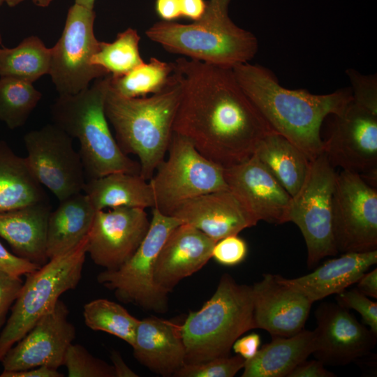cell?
Returning a JSON list of instances; mask_svg holds the SVG:
<instances>
[{
    "instance_id": "7bdbcfd3",
    "label": "cell",
    "mask_w": 377,
    "mask_h": 377,
    "mask_svg": "<svg viewBox=\"0 0 377 377\" xmlns=\"http://www.w3.org/2000/svg\"><path fill=\"white\" fill-rule=\"evenodd\" d=\"M261 339L258 334L251 333L239 337L233 343L232 348L237 355L245 361L252 359L260 349Z\"/></svg>"
},
{
    "instance_id": "d590c367",
    "label": "cell",
    "mask_w": 377,
    "mask_h": 377,
    "mask_svg": "<svg viewBox=\"0 0 377 377\" xmlns=\"http://www.w3.org/2000/svg\"><path fill=\"white\" fill-rule=\"evenodd\" d=\"M245 360L237 355L216 357L207 361L185 364L173 376L176 377H233L244 368Z\"/></svg>"
},
{
    "instance_id": "ee69618b",
    "label": "cell",
    "mask_w": 377,
    "mask_h": 377,
    "mask_svg": "<svg viewBox=\"0 0 377 377\" xmlns=\"http://www.w3.org/2000/svg\"><path fill=\"white\" fill-rule=\"evenodd\" d=\"M154 9L162 21L175 22L182 17L179 0H155Z\"/></svg>"
},
{
    "instance_id": "d6986e66",
    "label": "cell",
    "mask_w": 377,
    "mask_h": 377,
    "mask_svg": "<svg viewBox=\"0 0 377 377\" xmlns=\"http://www.w3.org/2000/svg\"><path fill=\"white\" fill-rule=\"evenodd\" d=\"M251 287L256 328L272 337H290L304 329L312 303L281 276L265 274Z\"/></svg>"
},
{
    "instance_id": "f6af8a7d",
    "label": "cell",
    "mask_w": 377,
    "mask_h": 377,
    "mask_svg": "<svg viewBox=\"0 0 377 377\" xmlns=\"http://www.w3.org/2000/svg\"><path fill=\"white\" fill-rule=\"evenodd\" d=\"M64 375L57 369L47 366H40L26 370L6 371H3L0 377H64Z\"/></svg>"
},
{
    "instance_id": "7dc6e473",
    "label": "cell",
    "mask_w": 377,
    "mask_h": 377,
    "mask_svg": "<svg viewBox=\"0 0 377 377\" xmlns=\"http://www.w3.org/2000/svg\"><path fill=\"white\" fill-rule=\"evenodd\" d=\"M357 288L367 297L377 298V269L365 272L357 281Z\"/></svg>"
},
{
    "instance_id": "cb8c5ba5",
    "label": "cell",
    "mask_w": 377,
    "mask_h": 377,
    "mask_svg": "<svg viewBox=\"0 0 377 377\" xmlns=\"http://www.w3.org/2000/svg\"><path fill=\"white\" fill-rule=\"evenodd\" d=\"M50 212L49 200L0 212V237L14 254L41 267L49 260L46 241Z\"/></svg>"
},
{
    "instance_id": "8992f818",
    "label": "cell",
    "mask_w": 377,
    "mask_h": 377,
    "mask_svg": "<svg viewBox=\"0 0 377 377\" xmlns=\"http://www.w3.org/2000/svg\"><path fill=\"white\" fill-rule=\"evenodd\" d=\"M252 329V287L223 274L212 297L182 324L186 364L228 356L234 342Z\"/></svg>"
},
{
    "instance_id": "8fae6325",
    "label": "cell",
    "mask_w": 377,
    "mask_h": 377,
    "mask_svg": "<svg viewBox=\"0 0 377 377\" xmlns=\"http://www.w3.org/2000/svg\"><path fill=\"white\" fill-rule=\"evenodd\" d=\"M93 8L74 3L67 13L61 37L51 47L49 74L59 95H73L96 79L109 74L91 60L99 47L94 26Z\"/></svg>"
},
{
    "instance_id": "1f68e13d",
    "label": "cell",
    "mask_w": 377,
    "mask_h": 377,
    "mask_svg": "<svg viewBox=\"0 0 377 377\" xmlns=\"http://www.w3.org/2000/svg\"><path fill=\"white\" fill-rule=\"evenodd\" d=\"M85 325L92 330L114 335L133 346L138 319L121 305L106 299H96L84 304Z\"/></svg>"
},
{
    "instance_id": "bcb514c9",
    "label": "cell",
    "mask_w": 377,
    "mask_h": 377,
    "mask_svg": "<svg viewBox=\"0 0 377 377\" xmlns=\"http://www.w3.org/2000/svg\"><path fill=\"white\" fill-rule=\"evenodd\" d=\"M182 17L196 21L204 15L207 1L205 0H179Z\"/></svg>"
},
{
    "instance_id": "3957f363",
    "label": "cell",
    "mask_w": 377,
    "mask_h": 377,
    "mask_svg": "<svg viewBox=\"0 0 377 377\" xmlns=\"http://www.w3.org/2000/svg\"><path fill=\"white\" fill-rule=\"evenodd\" d=\"M179 96L180 86L175 75L164 90L149 96L124 97L112 90L109 83L105 100L106 117L119 147L126 154L138 158L140 175L147 181L168 150Z\"/></svg>"
},
{
    "instance_id": "484cf974",
    "label": "cell",
    "mask_w": 377,
    "mask_h": 377,
    "mask_svg": "<svg viewBox=\"0 0 377 377\" xmlns=\"http://www.w3.org/2000/svg\"><path fill=\"white\" fill-rule=\"evenodd\" d=\"M272 337L252 359L245 361L242 377H288L316 348L314 330L303 329L293 336Z\"/></svg>"
},
{
    "instance_id": "5bb4252c",
    "label": "cell",
    "mask_w": 377,
    "mask_h": 377,
    "mask_svg": "<svg viewBox=\"0 0 377 377\" xmlns=\"http://www.w3.org/2000/svg\"><path fill=\"white\" fill-rule=\"evenodd\" d=\"M330 135L323 152L330 163L360 175L377 170V114L353 99L343 112L332 115Z\"/></svg>"
},
{
    "instance_id": "7a4b0ae2",
    "label": "cell",
    "mask_w": 377,
    "mask_h": 377,
    "mask_svg": "<svg viewBox=\"0 0 377 377\" xmlns=\"http://www.w3.org/2000/svg\"><path fill=\"white\" fill-rule=\"evenodd\" d=\"M249 98L274 133L300 149L312 161L323 152L324 119L343 111L353 99L350 88L327 94L289 89L268 68L249 62L232 68Z\"/></svg>"
},
{
    "instance_id": "277c9868",
    "label": "cell",
    "mask_w": 377,
    "mask_h": 377,
    "mask_svg": "<svg viewBox=\"0 0 377 377\" xmlns=\"http://www.w3.org/2000/svg\"><path fill=\"white\" fill-rule=\"evenodd\" d=\"M230 0H209L202 17L188 24L159 21L147 37L173 54L223 68L248 63L256 55L258 40L233 22Z\"/></svg>"
},
{
    "instance_id": "ac0fdd59",
    "label": "cell",
    "mask_w": 377,
    "mask_h": 377,
    "mask_svg": "<svg viewBox=\"0 0 377 377\" xmlns=\"http://www.w3.org/2000/svg\"><path fill=\"white\" fill-rule=\"evenodd\" d=\"M223 175L228 188L258 222H288L292 196L254 154L223 168Z\"/></svg>"
},
{
    "instance_id": "44dd1931",
    "label": "cell",
    "mask_w": 377,
    "mask_h": 377,
    "mask_svg": "<svg viewBox=\"0 0 377 377\" xmlns=\"http://www.w3.org/2000/svg\"><path fill=\"white\" fill-rule=\"evenodd\" d=\"M171 216L198 229L215 242L238 235L258 223L229 189L192 198L180 205Z\"/></svg>"
},
{
    "instance_id": "4dcf8cb0",
    "label": "cell",
    "mask_w": 377,
    "mask_h": 377,
    "mask_svg": "<svg viewBox=\"0 0 377 377\" xmlns=\"http://www.w3.org/2000/svg\"><path fill=\"white\" fill-rule=\"evenodd\" d=\"M173 80L172 63L151 57L121 76L110 75V87L122 96L137 98L158 94Z\"/></svg>"
},
{
    "instance_id": "b9f144b4",
    "label": "cell",
    "mask_w": 377,
    "mask_h": 377,
    "mask_svg": "<svg viewBox=\"0 0 377 377\" xmlns=\"http://www.w3.org/2000/svg\"><path fill=\"white\" fill-rule=\"evenodd\" d=\"M336 375L327 370L319 360H305L297 365L288 377H334Z\"/></svg>"
},
{
    "instance_id": "2e32d148",
    "label": "cell",
    "mask_w": 377,
    "mask_h": 377,
    "mask_svg": "<svg viewBox=\"0 0 377 377\" xmlns=\"http://www.w3.org/2000/svg\"><path fill=\"white\" fill-rule=\"evenodd\" d=\"M66 304L58 300L32 328L11 347L1 361L3 370L15 371L40 366L57 369L64 365L66 350L76 337L68 320Z\"/></svg>"
},
{
    "instance_id": "30bf717a",
    "label": "cell",
    "mask_w": 377,
    "mask_h": 377,
    "mask_svg": "<svg viewBox=\"0 0 377 377\" xmlns=\"http://www.w3.org/2000/svg\"><path fill=\"white\" fill-rule=\"evenodd\" d=\"M335 168L323 152L311 161L299 191L292 197L288 222L294 223L304 239L309 269L325 257L338 254L332 230V197Z\"/></svg>"
},
{
    "instance_id": "4316f807",
    "label": "cell",
    "mask_w": 377,
    "mask_h": 377,
    "mask_svg": "<svg viewBox=\"0 0 377 377\" xmlns=\"http://www.w3.org/2000/svg\"><path fill=\"white\" fill-rule=\"evenodd\" d=\"M82 191L96 211L120 207L144 209L155 207L150 184L140 175L114 172L89 179Z\"/></svg>"
},
{
    "instance_id": "9c48e42d",
    "label": "cell",
    "mask_w": 377,
    "mask_h": 377,
    "mask_svg": "<svg viewBox=\"0 0 377 377\" xmlns=\"http://www.w3.org/2000/svg\"><path fill=\"white\" fill-rule=\"evenodd\" d=\"M181 223L179 219L152 208L149 228L134 254L117 269L100 272L97 281L124 303L157 313L166 312L168 293L156 284L154 265L168 235Z\"/></svg>"
},
{
    "instance_id": "7402d4cb",
    "label": "cell",
    "mask_w": 377,
    "mask_h": 377,
    "mask_svg": "<svg viewBox=\"0 0 377 377\" xmlns=\"http://www.w3.org/2000/svg\"><path fill=\"white\" fill-rule=\"evenodd\" d=\"M135 358L151 371L170 376L186 364L182 324L148 317L140 320L132 346Z\"/></svg>"
},
{
    "instance_id": "f546056e",
    "label": "cell",
    "mask_w": 377,
    "mask_h": 377,
    "mask_svg": "<svg viewBox=\"0 0 377 377\" xmlns=\"http://www.w3.org/2000/svg\"><path fill=\"white\" fill-rule=\"evenodd\" d=\"M51 47L36 36L23 39L16 47H0V77L9 76L31 83L49 74Z\"/></svg>"
},
{
    "instance_id": "5b68a950",
    "label": "cell",
    "mask_w": 377,
    "mask_h": 377,
    "mask_svg": "<svg viewBox=\"0 0 377 377\" xmlns=\"http://www.w3.org/2000/svg\"><path fill=\"white\" fill-rule=\"evenodd\" d=\"M110 75L95 80L73 95H59L50 107L53 124L77 138L84 172L90 179L114 172L140 175L139 162L123 152L113 137L105 112Z\"/></svg>"
},
{
    "instance_id": "9a60e30c",
    "label": "cell",
    "mask_w": 377,
    "mask_h": 377,
    "mask_svg": "<svg viewBox=\"0 0 377 377\" xmlns=\"http://www.w3.org/2000/svg\"><path fill=\"white\" fill-rule=\"evenodd\" d=\"M149 226L144 209L120 207L96 211L87 252L105 270L117 269L136 251Z\"/></svg>"
},
{
    "instance_id": "8d00e7d4",
    "label": "cell",
    "mask_w": 377,
    "mask_h": 377,
    "mask_svg": "<svg viewBox=\"0 0 377 377\" xmlns=\"http://www.w3.org/2000/svg\"><path fill=\"white\" fill-rule=\"evenodd\" d=\"M351 84L353 101L357 105L377 114V76L363 75L350 68L346 71Z\"/></svg>"
},
{
    "instance_id": "f1b7e54d",
    "label": "cell",
    "mask_w": 377,
    "mask_h": 377,
    "mask_svg": "<svg viewBox=\"0 0 377 377\" xmlns=\"http://www.w3.org/2000/svg\"><path fill=\"white\" fill-rule=\"evenodd\" d=\"M47 200L25 158L17 156L5 141L0 140V212Z\"/></svg>"
},
{
    "instance_id": "52a82bcc",
    "label": "cell",
    "mask_w": 377,
    "mask_h": 377,
    "mask_svg": "<svg viewBox=\"0 0 377 377\" xmlns=\"http://www.w3.org/2000/svg\"><path fill=\"white\" fill-rule=\"evenodd\" d=\"M88 240L89 233L72 250L25 275L26 280L0 334V362L63 293L77 286L82 276Z\"/></svg>"
},
{
    "instance_id": "603a6c76",
    "label": "cell",
    "mask_w": 377,
    "mask_h": 377,
    "mask_svg": "<svg viewBox=\"0 0 377 377\" xmlns=\"http://www.w3.org/2000/svg\"><path fill=\"white\" fill-rule=\"evenodd\" d=\"M376 263L377 250L344 253L338 258L326 260L308 274L295 279L283 276L281 279L313 304L356 283Z\"/></svg>"
},
{
    "instance_id": "4fadbf2b",
    "label": "cell",
    "mask_w": 377,
    "mask_h": 377,
    "mask_svg": "<svg viewBox=\"0 0 377 377\" xmlns=\"http://www.w3.org/2000/svg\"><path fill=\"white\" fill-rule=\"evenodd\" d=\"M27 165L37 181L61 201L82 192L84 168L73 138L54 124L45 125L24 136Z\"/></svg>"
},
{
    "instance_id": "d6a6232c",
    "label": "cell",
    "mask_w": 377,
    "mask_h": 377,
    "mask_svg": "<svg viewBox=\"0 0 377 377\" xmlns=\"http://www.w3.org/2000/svg\"><path fill=\"white\" fill-rule=\"evenodd\" d=\"M140 40L138 31L128 28L111 43L100 41L91 62L112 77L121 76L145 62L140 52Z\"/></svg>"
},
{
    "instance_id": "c3c4849f",
    "label": "cell",
    "mask_w": 377,
    "mask_h": 377,
    "mask_svg": "<svg viewBox=\"0 0 377 377\" xmlns=\"http://www.w3.org/2000/svg\"><path fill=\"white\" fill-rule=\"evenodd\" d=\"M110 359L114 377H137L138 375L124 362L120 354L117 351L111 353Z\"/></svg>"
},
{
    "instance_id": "ffe728a7",
    "label": "cell",
    "mask_w": 377,
    "mask_h": 377,
    "mask_svg": "<svg viewBox=\"0 0 377 377\" xmlns=\"http://www.w3.org/2000/svg\"><path fill=\"white\" fill-rule=\"evenodd\" d=\"M216 242L193 226L182 223L170 233L155 262L154 279L167 293L199 271L212 258Z\"/></svg>"
},
{
    "instance_id": "d4e9b609",
    "label": "cell",
    "mask_w": 377,
    "mask_h": 377,
    "mask_svg": "<svg viewBox=\"0 0 377 377\" xmlns=\"http://www.w3.org/2000/svg\"><path fill=\"white\" fill-rule=\"evenodd\" d=\"M96 212L82 192L59 201L47 222L46 253L49 260L65 254L82 242L90 230Z\"/></svg>"
},
{
    "instance_id": "836d02e7",
    "label": "cell",
    "mask_w": 377,
    "mask_h": 377,
    "mask_svg": "<svg viewBox=\"0 0 377 377\" xmlns=\"http://www.w3.org/2000/svg\"><path fill=\"white\" fill-rule=\"evenodd\" d=\"M42 98L33 83L0 77V121L10 129L22 126Z\"/></svg>"
},
{
    "instance_id": "83f0119b",
    "label": "cell",
    "mask_w": 377,
    "mask_h": 377,
    "mask_svg": "<svg viewBox=\"0 0 377 377\" xmlns=\"http://www.w3.org/2000/svg\"><path fill=\"white\" fill-rule=\"evenodd\" d=\"M254 154L293 197L303 185L311 160L283 136L271 133L258 143Z\"/></svg>"
},
{
    "instance_id": "ba28073f",
    "label": "cell",
    "mask_w": 377,
    "mask_h": 377,
    "mask_svg": "<svg viewBox=\"0 0 377 377\" xmlns=\"http://www.w3.org/2000/svg\"><path fill=\"white\" fill-rule=\"evenodd\" d=\"M168 156L149 180L155 207L171 216L185 202L208 193L228 189L223 168L202 155L185 138L173 133Z\"/></svg>"
},
{
    "instance_id": "7c38bea8",
    "label": "cell",
    "mask_w": 377,
    "mask_h": 377,
    "mask_svg": "<svg viewBox=\"0 0 377 377\" xmlns=\"http://www.w3.org/2000/svg\"><path fill=\"white\" fill-rule=\"evenodd\" d=\"M332 230L338 253L377 250V190L358 173H337Z\"/></svg>"
},
{
    "instance_id": "816d5d0a",
    "label": "cell",
    "mask_w": 377,
    "mask_h": 377,
    "mask_svg": "<svg viewBox=\"0 0 377 377\" xmlns=\"http://www.w3.org/2000/svg\"><path fill=\"white\" fill-rule=\"evenodd\" d=\"M5 1H6V0H0V6H1L3 3H4ZM2 45H3V43H2V38H1V34H0V46H1Z\"/></svg>"
},
{
    "instance_id": "74e56055",
    "label": "cell",
    "mask_w": 377,
    "mask_h": 377,
    "mask_svg": "<svg viewBox=\"0 0 377 377\" xmlns=\"http://www.w3.org/2000/svg\"><path fill=\"white\" fill-rule=\"evenodd\" d=\"M337 303L348 309L357 311L364 325L377 334V303L361 293L357 288L344 290L337 294Z\"/></svg>"
},
{
    "instance_id": "ab89813d",
    "label": "cell",
    "mask_w": 377,
    "mask_h": 377,
    "mask_svg": "<svg viewBox=\"0 0 377 377\" xmlns=\"http://www.w3.org/2000/svg\"><path fill=\"white\" fill-rule=\"evenodd\" d=\"M22 284L20 277L10 275L0 269V330L7 320L8 312L16 300Z\"/></svg>"
},
{
    "instance_id": "681fc988",
    "label": "cell",
    "mask_w": 377,
    "mask_h": 377,
    "mask_svg": "<svg viewBox=\"0 0 377 377\" xmlns=\"http://www.w3.org/2000/svg\"><path fill=\"white\" fill-rule=\"evenodd\" d=\"M27 0H6L5 3L10 8L15 7L20 4L23 1ZM31 1L34 5L40 7H48L54 0H29Z\"/></svg>"
},
{
    "instance_id": "60d3db41",
    "label": "cell",
    "mask_w": 377,
    "mask_h": 377,
    "mask_svg": "<svg viewBox=\"0 0 377 377\" xmlns=\"http://www.w3.org/2000/svg\"><path fill=\"white\" fill-rule=\"evenodd\" d=\"M39 267V266L10 252L0 242V269L3 271L10 275L21 277Z\"/></svg>"
},
{
    "instance_id": "e575fe53",
    "label": "cell",
    "mask_w": 377,
    "mask_h": 377,
    "mask_svg": "<svg viewBox=\"0 0 377 377\" xmlns=\"http://www.w3.org/2000/svg\"><path fill=\"white\" fill-rule=\"evenodd\" d=\"M68 377H114L112 365L94 357L82 345L71 343L64 361Z\"/></svg>"
},
{
    "instance_id": "6da1fadb",
    "label": "cell",
    "mask_w": 377,
    "mask_h": 377,
    "mask_svg": "<svg viewBox=\"0 0 377 377\" xmlns=\"http://www.w3.org/2000/svg\"><path fill=\"white\" fill-rule=\"evenodd\" d=\"M173 73L180 96L173 133L211 161L228 168L252 156L274 133L239 84L232 68L181 57Z\"/></svg>"
},
{
    "instance_id": "f35d334b",
    "label": "cell",
    "mask_w": 377,
    "mask_h": 377,
    "mask_svg": "<svg viewBox=\"0 0 377 377\" xmlns=\"http://www.w3.org/2000/svg\"><path fill=\"white\" fill-rule=\"evenodd\" d=\"M247 253L246 242L238 235H232L215 243L212 258L222 265L235 266L242 263Z\"/></svg>"
},
{
    "instance_id": "f907efd6",
    "label": "cell",
    "mask_w": 377,
    "mask_h": 377,
    "mask_svg": "<svg viewBox=\"0 0 377 377\" xmlns=\"http://www.w3.org/2000/svg\"><path fill=\"white\" fill-rule=\"evenodd\" d=\"M95 1L96 0H75V3L94 9Z\"/></svg>"
},
{
    "instance_id": "e0dca14e",
    "label": "cell",
    "mask_w": 377,
    "mask_h": 377,
    "mask_svg": "<svg viewBox=\"0 0 377 377\" xmlns=\"http://www.w3.org/2000/svg\"><path fill=\"white\" fill-rule=\"evenodd\" d=\"M316 348L324 365H346L366 356L375 347L377 334L338 303L323 302L315 311Z\"/></svg>"
}]
</instances>
